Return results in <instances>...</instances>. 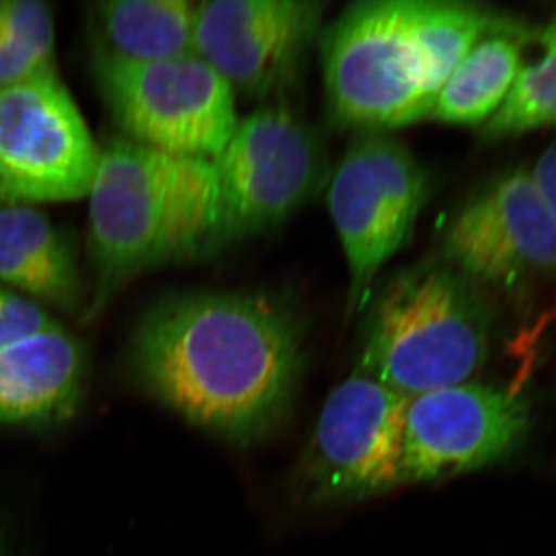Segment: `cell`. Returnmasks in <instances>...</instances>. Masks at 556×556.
Returning a JSON list of instances; mask_svg holds the SVG:
<instances>
[{
    "mask_svg": "<svg viewBox=\"0 0 556 556\" xmlns=\"http://www.w3.org/2000/svg\"><path fill=\"white\" fill-rule=\"evenodd\" d=\"M212 163L218 182L217 248L287 222L327 174L317 135L285 104L266 105L239 121Z\"/></svg>",
    "mask_w": 556,
    "mask_h": 556,
    "instance_id": "ba28073f",
    "label": "cell"
},
{
    "mask_svg": "<svg viewBox=\"0 0 556 556\" xmlns=\"http://www.w3.org/2000/svg\"><path fill=\"white\" fill-rule=\"evenodd\" d=\"M325 9L313 0L199 2L193 53L233 91L269 100L298 84Z\"/></svg>",
    "mask_w": 556,
    "mask_h": 556,
    "instance_id": "7c38bea8",
    "label": "cell"
},
{
    "mask_svg": "<svg viewBox=\"0 0 556 556\" xmlns=\"http://www.w3.org/2000/svg\"><path fill=\"white\" fill-rule=\"evenodd\" d=\"M84 353L60 324L0 348V424H40L72 415Z\"/></svg>",
    "mask_w": 556,
    "mask_h": 556,
    "instance_id": "4fadbf2b",
    "label": "cell"
},
{
    "mask_svg": "<svg viewBox=\"0 0 556 556\" xmlns=\"http://www.w3.org/2000/svg\"><path fill=\"white\" fill-rule=\"evenodd\" d=\"M529 428V402L511 388L470 380L409 397L402 431V484L495 464L525 442Z\"/></svg>",
    "mask_w": 556,
    "mask_h": 556,
    "instance_id": "8fae6325",
    "label": "cell"
},
{
    "mask_svg": "<svg viewBox=\"0 0 556 556\" xmlns=\"http://www.w3.org/2000/svg\"><path fill=\"white\" fill-rule=\"evenodd\" d=\"M100 159L56 68L0 87V208L86 199Z\"/></svg>",
    "mask_w": 556,
    "mask_h": 556,
    "instance_id": "52a82bcc",
    "label": "cell"
},
{
    "mask_svg": "<svg viewBox=\"0 0 556 556\" xmlns=\"http://www.w3.org/2000/svg\"><path fill=\"white\" fill-rule=\"evenodd\" d=\"M484 300L445 262L399 270L372 299L361 371L404 397L470 382L489 357Z\"/></svg>",
    "mask_w": 556,
    "mask_h": 556,
    "instance_id": "277c9868",
    "label": "cell"
},
{
    "mask_svg": "<svg viewBox=\"0 0 556 556\" xmlns=\"http://www.w3.org/2000/svg\"><path fill=\"white\" fill-rule=\"evenodd\" d=\"M444 262L473 285L521 289L556 277V219L532 172L508 170L459 208Z\"/></svg>",
    "mask_w": 556,
    "mask_h": 556,
    "instance_id": "30bf717a",
    "label": "cell"
},
{
    "mask_svg": "<svg viewBox=\"0 0 556 556\" xmlns=\"http://www.w3.org/2000/svg\"><path fill=\"white\" fill-rule=\"evenodd\" d=\"M131 371L164 407L248 445L285 420L303 365V334L283 303L255 292L163 300L139 321Z\"/></svg>",
    "mask_w": 556,
    "mask_h": 556,
    "instance_id": "6da1fadb",
    "label": "cell"
},
{
    "mask_svg": "<svg viewBox=\"0 0 556 556\" xmlns=\"http://www.w3.org/2000/svg\"><path fill=\"white\" fill-rule=\"evenodd\" d=\"M532 35L515 17L490 33L439 91L430 119L452 126H484L510 93Z\"/></svg>",
    "mask_w": 556,
    "mask_h": 556,
    "instance_id": "9a60e30c",
    "label": "cell"
},
{
    "mask_svg": "<svg viewBox=\"0 0 556 556\" xmlns=\"http://www.w3.org/2000/svg\"><path fill=\"white\" fill-rule=\"evenodd\" d=\"M407 397L358 369L329 394L300 482L317 503L362 500L402 484Z\"/></svg>",
    "mask_w": 556,
    "mask_h": 556,
    "instance_id": "9c48e42d",
    "label": "cell"
},
{
    "mask_svg": "<svg viewBox=\"0 0 556 556\" xmlns=\"http://www.w3.org/2000/svg\"><path fill=\"white\" fill-rule=\"evenodd\" d=\"M530 172H532L538 189L556 219V141L541 153L535 166Z\"/></svg>",
    "mask_w": 556,
    "mask_h": 556,
    "instance_id": "44dd1931",
    "label": "cell"
},
{
    "mask_svg": "<svg viewBox=\"0 0 556 556\" xmlns=\"http://www.w3.org/2000/svg\"><path fill=\"white\" fill-rule=\"evenodd\" d=\"M532 43L535 58L522 64L506 101L482 126L489 141L556 127V13L533 33Z\"/></svg>",
    "mask_w": 556,
    "mask_h": 556,
    "instance_id": "e0dca14e",
    "label": "cell"
},
{
    "mask_svg": "<svg viewBox=\"0 0 556 556\" xmlns=\"http://www.w3.org/2000/svg\"><path fill=\"white\" fill-rule=\"evenodd\" d=\"M0 285L40 305L72 309L79 302L72 248L36 207L0 208Z\"/></svg>",
    "mask_w": 556,
    "mask_h": 556,
    "instance_id": "5bb4252c",
    "label": "cell"
},
{
    "mask_svg": "<svg viewBox=\"0 0 556 556\" xmlns=\"http://www.w3.org/2000/svg\"><path fill=\"white\" fill-rule=\"evenodd\" d=\"M54 68V58L24 43L0 38V87L22 83Z\"/></svg>",
    "mask_w": 556,
    "mask_h": 556,
    "instance_id": "ffe728a7",
    "label": "cell"
},
{
    "mask_svg": "<svg viewBox=\"0 0 556 556\" xmlns=\"http://www.w3.org/2000/svg\"><path fill=\"white\" fill-rule=\"evenodd\" d=\"M332 126L383 131L430 119L450 72L424 21L422 0L353 3L321 39Z\"/></svg>",
    "mask_w": 556,
    "mask_h": 556,
    "instance_id": "3957f363",
    "label": "cell"
},
{
    "mask_svg": "<svg viewBox=\"0 0 556 556\" xmlns=\"http://www.w3.org/2000/svg\"><path fill=\"white\" fill-rule=\"evenodd\" d=\"M93 75L123 138L146 148L214 161L239 126L236 91L195 53L138 62L100 47Z\"/></svg>",
    "mask_w": 556,
    "mask_h": 556,
    "instance_id": "5b68a950",
    "label": "cell"
},
{
    "mask_svg": "<svg viewBox=\"0 0 556 556\" xmlns=\"http://www.w3.org/2000/svg\"><path fill=\"white\" fill-rule=\"evenodd\" d=\"M53 325L56 321L40 303L0 285V348L30 338Z\"/></svg>",
    "mask_w": 556,
    "mask_h": 556,
    "instance_id": "d6986e66",
    "label": "cell"
},
{
    "mask_svg": "<svg viewBox=\"0 0 556 556\" xmlns=\"http://www.w3.org/2000/svg\"><path fill=\"white\" fill-rule=\"evenodd\" d=\"M94 311L144 270L217 248L214 163L109 139L89 192Z\"/></svg>",
    "mask_w": 556,
    "mask_h": 556,
    "instance_id": "7a4b0ae2",
    "label": "cell"
},
{
    "mask_svg": "<svg viewBox=\"0 0 556 556\" xmlns=\"http://www.w3.org/2000/svg\"><path fill=\"white\" fill-rule=\"evenodd\" d=\"M199 2L108 0L97 5L101 49L129 61H161L193 53Z\"/></svg>",
    "mask_w": 556,
    "mask_h": 556,
    "instance_id": "2e32d148",
    "label": "cell"
},
{
    "mask_svg": "<svg viewBox=\"0 0 556 556\" xmlns=\"http://www.w3.org/2000/svg\"><path fill=\"white\" fill-rule=\"evenodd\" d=\"M327 203L350 274V300L361 308L380 269L412 239L431 192L430 174L399 139L358 135L329 177Z\"/></svg>",
    "mask_w": 556,
    "mask_h": 556,
    "instance_id": "8992f818",
    "label": "cell"
},
{
    "mask_svg": "<svg viewBox=\"0 0 556 556\" xmlns=\"http://www.w3.org/2000/svg\"><path fill=\"white\" fill-rule=\"evenodd\" d=\"M0 38L53 58L56 30L50 7L40 0H0Z\"/></svg>",
    "mask_w": 556,
    "mask_h": 556,
    "instance_id": "ac0fdd59",
    "label": "cell"
}]
</instances>
